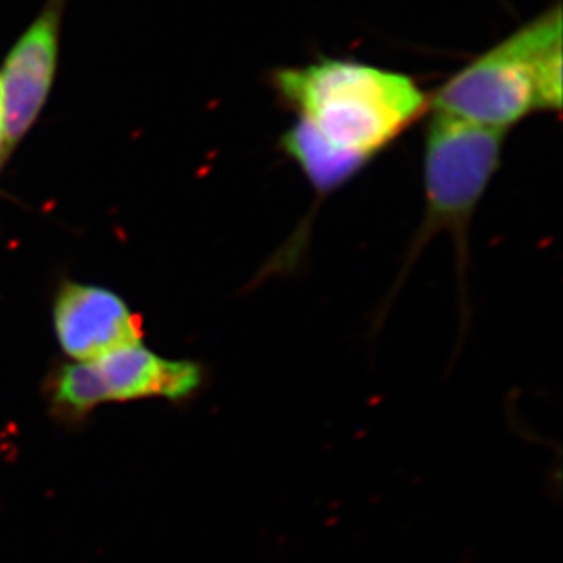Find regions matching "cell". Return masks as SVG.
Returning <instances> with one entry per match:
<instances>
[{"instance_id": "1", "label": "cell", "mask_w": 563, "mask_h": 563, "mask_svg": "<svg viewBox=\"0 0 563 563\" xmlns=\"http://www.w3.org/2000/svg\"><path fill=\"white\" fill-rule=\"evenodd\" d=\"M277 93L330 144L373 161L429 110L409 75L351 59L277 69Z\"/></svg>"}, {"instance_id": "2", "label": "cell", "mask_w": 563, "mask_h": 563, "mask_svg": "<svg viewBox=\"0 0 563 563\" xmlns=\"http://www.w3.org/2000/svg\"><path fill=\"white\" fill-rule=\"evenodd\" d=\"M432 112L507 132L537 110L562 108V8L532 19L452 75Z\"/></svg>"}, {"instance_id": "3", "label": "cell", "mask_w": 563, "mask_h": 563, "mask_svg": "<svg viewBox=\"0 0 563 563\" xmlns=\"http://www.w3.org/2000/svg\"><path fill=\"white\" fill-rule=\"evenodd\" d=\"M504 139L505 132L431 113L423 148L421 246L438 232H451L465 260L468 223L500 168Z\"/></svg>"}, {"instance_id": "4", "label": "cell", "mask_w": 563, "mask_h": 563, "mask_svg": "<svg viewBox=\"0 0 563 563\" xmlns=\"http://www.w3.org/2000/svg\"><path fill=\"white\" fill-rule=\"evenodd\" d=\"M66 2L68 0H48L5 57L0 71L5 155L26 137L48 101L59 60Z\"/></svg>"}, {"instance_id": "5", "label": "cell", "mask_w": 563, "mask_h": 563, "mask_svg": "<svg viewBox=\"0 0 563 563\" xmlns=\"http://www.w3.org/2000/svg\"><path fill=\"white\" fill-rule=\"evenodd\" d=\"M54 327L59 345L77 362L141 341V319L121 296L86 283L66 282L55 296Z\"/></svg>"}, {"instance_id": "6", "label": "cell", "mask_w": 563, "mask_h": 563, "mask_svg": "<svg viewBox=\"0 0 563 563\" xmlns=\"http://www.w3.org/2000/svg\"><path fill=\"white\" fill-rule=\"evenodd\" d=\"M107 388L108 401L165 398L181 401L201 387L197 363L166 360L137 341L93 360Z\"/></svg>"}, {"instance_id": "7", "label": "cell", "mask_w": 563, "mask_h": 563, "mask_svg": "<svg viewBox=\"0 0 563 563\" xmlns=\"http://www.w3.org/2000/svg\"><path fill=\"white\" fill-rule=\"evenodd\" d=\"M279 144L288 159L299 166L313 190L321 196H329L338 188L345 187L368 163L360 155L330 144L301 119L283 133Z\"/></svg>"}, {"instance_id": "8", "label": "cell", "mask_w": 563, "mask_h": 563, "mask_svg": "<svg viewBox=\"0 0 563 563\" xmlns=\"http://www.w3.org/2000/svg\"><path fill=\"white\" fill-rule=\"evenodd\" d=\"M54 405L68 415L85 416L99 405L108 404L107 388L93 362L69 363L54 377Z\"/></svg>"}, {"instance_id": "9", "label": "cell", "mask_w": 563, "mask_h": 563, "mask_svg": "<svg viewBox=\"0 0 563 563\" xmlns=\"http://www.w3.org/2000/svg\"><path fill=\"white\" fill-rule=\"evenodd\" d=\"M4 121H2V104H0V163L5 159Z\"/></svg>"}]
</instances>
